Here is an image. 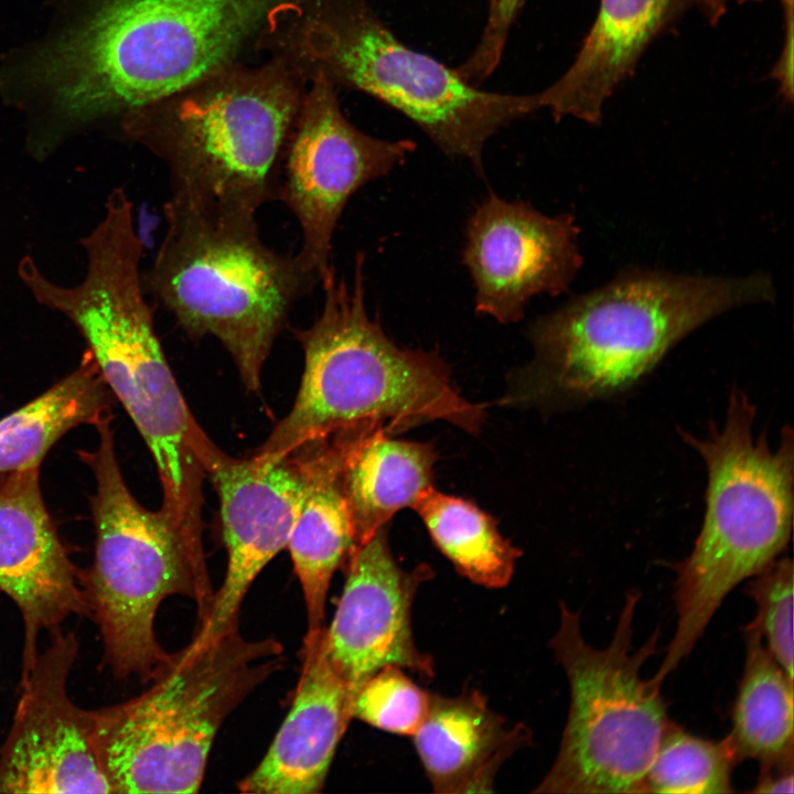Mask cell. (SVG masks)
I'll return each instance as SVG.
<instances>
[{
  "label": "cell",
  "instance_id": "cell-1",
  "mask_svg": "<svg viewBox=\"0 0 794 794\" xmlns=\"http://www.w3.org/2000/svg\"><path fill=\"white\" fill-rule=\"evenodd\" d=\"M300 0H77L7 69L52 140L162 99L236 63Z\"/></svg>",
  "mask_w": 794,
  "mask_h": 794
},
{
  "label": "cell",
  "instance_id": "cell-2",
  "mask_svg": "<svg viewBox=\"0 0 794 794\" xmlns=\"http://www.w3.org/2000/svg\"><path fill=\"white\" fill-rule=\"evenodd\" d=\"M772 296L761 273H622L532 323L534 357L516 373L505 401L575 404L625 391L706 322Z\"/></svg>",
  "mask_w": 794,
  "mask_h": 794
},
{
  "label": "cell",
  "instance_id": "cell-3",
  "mask_svg": "<svg viewBox=\"0 0 794 794\" xmlns=\"http://www.w3.org/2000/svg\"><path fill=\"white\" fill-rule=\"evenodd\" d=\"M307 81L287 60L227 65L119 118L122 132L168 170V203L256 218L278 201L287 143Z\"/></svg>",
  "mask_w": 794,
  "mask_h": 794
},
{
  "label": "cell",
  "instance_id": "cell-4",
  "mask_svg": "<svg viewBox=\"0 0 794 794\" xmlns=\"http://www.w3.org/2000/svg\"><path fill=\"white\" fill-rule=\"evenodd\" d=\"M354 265L351 282L334 269L323 278L319 316L294 330L304 355L297 398L254 454L281 458L365 426L390 434L433 420L471 433L481 427L483 408L457 391L438 353L397 346L371 319L363 254Z\"/></svg>",
  "mask_w": 794,
  "mask_h": 794
},
{
  "label": "cell",
  "instance_id": "cell-5",
  "mask_svg": "<svg viewBox=\"0 0 794 794\" xmlns=\"http://www.w3.org/2000/svg\"><path fill=\"white\" fill-rule=\"evenodd\" d=\"M280 53L308 82L365 93L417 125L446 154L482 171L489 139L538 110L534 94L465 82L455 68L403 43L368 0H300L275 24Z\"/></svg>",
  "mask_w": 794,
  "mask_h": 794
},
{
  "label": "cell",
  "instance_id": "cell-6",
  "mask_svg": "<svg viewBox=\"0 0 794 794\" xmlns=\"http://www.w3.org/2000/svg\"><path fill=\"white\" fill-rule=\"evenodd\" d=\"M755 406L740 389L729 396L725 423L706 438L679 430L707 470L706 511L690 554L674 566L677 625L652 677L662 685L693 651L720 604L740 582L784 552L793 523V431L777 449L754 437Z\"/></svg>",
  "mask_w": 794,
  "mask_h": 794
},
{
  "label": "cell",
  "instance_id": "cell-7",
  "mask_svg": "<svg viewBox=\"0 0 794 794\" xmlns=\"http://www.w3.org/2000/svg\"><path fill=\"white\" fill-rule=\"evenodd\" d=\"M282 644L239 629L192 641L140 695L93 710L94 743L114 793H195L224 720L285 666Z\"/></svg>",
  "mask_w": 794,
  "mask_h": 794
},
{
  "label": "cell",
  "instance_id": "cell-8",
  "mask_svg": "<svg viewBox=\"0 0 794 794\" xmlns=\"http://www.w3.org/2000/svg\"><path fill=\"white\" fill-rule=\"evenodd\" d=\"M165 232L144 290L192 339L214 336L249 391L294 304L319 282L297 255L268 247L256 218L164 204Z\"/></svg>",
  "mask_w": 794,
  "mask_h": 794
},
{
  "label": "cell",
  "instance_id": "cell-9",
  "mask_svg": "<svg viewBox=\"0 0 794 794\" xmlns=\"http://www.w3.org/2000/svg\"><path fill=\"white\" fill-rule=\"evenodd\" d=\"M112 417L98 422V446L78 450L90 469L95 493L92 566L82 571L87 616L98 626L103 664L118 678L151 682L170 658L154 633V618L171 596L193 600L197 625L210 612L214 590L204 555L194 551L162 508L143 507L122 476L111 429Z\"/></svg>",
  "mask_w": 794,
  "mask_h": 794
},
{
  "label": "cell",
  "instance_id": "cell-10",
  "mask_svg": "<svg viewBox=\"0 0 794 794\" xmlns=\"http://www.w3.org/2000/svg\"><path fill=\"white\" fill-rule=\"evenodd\" d=\"M639 590L629 591L604 648L582 636L579 612L560 602L549 645L562 666L570 705L559 751L537 793H643L645 775L672 722L661 685L641 677L659 631L636 650L633 621Z\"/></svg>",
  "mask_w": 794,
  "mask_h": 794
},
{
  "label": "cell",
  "instance_id": "cell-11",
  "mask_svg": "<svg viewBox=\"0 0 794 794\" xmlns=\"http://www.w3.org/2000/svg\"><path fill=\"white\" fill-rule=\"evenodd\" d=\"M294 120L282 164L279 200L301 230L296 254L319 282L334 267L332 239L352 195L403 164L411 140H387L356 128L342 112L336 88L310 78Z\"/></svg>",
  "mask_w": 794,
  "mask_h": 794
},
{
  "label": "cell",
  "instance_id": "cell-12",
  "mask_svg": "<svg viewBox=\"0 0 794 794\" xmlns=\"http://www.w3.org/2000/svg\"><path fill=\"white\" fill-rule=\"evenodd\" d=\"M78 654L75 633L60 631L21 677L0 748V793H114L95 748L93 710L68 696Z\"/></svg>",
  "mask_w": 794,
  "mask_h": 794
},
{
  "label": "cell",
  "instance_id": "cell-13",
  "mask_svg": "<svg viewBox=\"0 0 794 794\" xmlns=\"http://www.w3.org/2000/svg\"><path fill=\"white\" fill-rule=\"evenodd\" d=\"M578 233L571 215L548 216L495 193L484 197L468 219L463 249L475 311L514 323L534 297L565 292L582 265Z\"/></svg>",
  "mask_w": 794,
  "mask_h": 794
},
{
  "label": "cell",
  "instance_id": "cell-14",
  "mask_svg": "<svg viewBox=\"0 0 794 794\" xmlns=\"http://www.w3.org/2000/svg\"><path fill=\"white\" fill-rule=\"evenodd\" d=\"M221 506L227 566L210 612L194 635L213 639L239 629L242 602L266 565L287 548L303 493L298 452L234 458L218 450L206 468Z\"/></svg>",
  "mask_w": 794,
  "mask_h": 794
},
{
  "label": "cell",
  "instance_id": "cell-15",
  "mask_svg": "<svg viewBox=\"0 0 794 794\" xmlns=\"http://www.w3.org/2000/svg\"><path fill=\"white\" fill-rule=\"evenodd\" d=\"M345 584L325 644L330 662L355 698L362 684L386 665L430 679L432 658L415 644L411 607L431 577L420 565L403 569L389 547L388 524L357 547L345 566Z\"/></svg>",
  "mask_w": 794,
  "mask_h": 794
},
{
  "label": "cell",
  "instance_id": "cell-16",
  "mask_svg": "<svg viewBox=\"0 0 794 794\" xmlns=\"http://www.w3.org/2000/svg\"><path fill=\"white\" fill-rule=\"evenodd\" d=\"M40 468L0 475V591L23 621L21 677L39 654L43 632L52 636L68 618L87 616L83 570L49 513Z\"/></svg>",
  "mask_w": 794,
  "mask_h": 794
},
{
  "label": "cell",
  "instance_id": "cell-17",
  "mask_svg": "<svg viewBox=\"0 0 794 794\" xmlns=\"http://www.w3.org/2000/svg\"><path fill=\"white\" fill-rule=\"evenodd\" d=\"M354 696L333 668L325 625L308 630L290 710L243 793L313 794L322 790L339 742L353 718Z\"/></svg>",
  "mask_w": 794,
  "mask_h": 794
},
{
  "label": "cell",
  "instance_id": "cell-18",
  "mask_svg": "<svg viewBox=\"0 0 794 794\" xmlns=\"http://www.w3.org/2000/svg\"><path fill=\"white\" fill-rule=\"evenodd\" d=\"M691 0H601L598 15L568 69L535 93L555 120L598 124L605 101L633 72L650 43Z\"/></svg>",
  "mask_w": 794,
  "mask_h": 794
},
{
  "label": "cell",
  "instance_id": "cell-19",
  "mask_svg": "<svg viewBox=\"0 0 794 794\" xmlns=\"http://www.w3.org/2000/svg\"><path fill=\"white\" fill-rule=\"evenodd\" d=\"M412 737L434 792L462 794L492 792L496 772L529 741V731L507 727L480 691L470 690L430 695L427 717Z\"/></svg>",
  "mask_w": 794,
  "mask_h": 794
},
{
  "label": "cell",
  "instance_id": "cell-20",
  "mask_svg": "<svg viewBox=\"0 0 794 794\" xmlns=\"http://www.w3.org/2000/svg\"><path fill=\"white\" fill-rule=\"evenodd\" d=\"M304 493L287 549L304 598L308 630L324 626L333 573L354 549L351 516L341 485L342 434L304 444Z\"/></svg>",
  "mask_w": 794,
  "mask_h": 794
},
{
  "label": "cell",
  "instance_id": "cell-21",
  "mask_svg": "<svg viewBox=\"0 0 794 794\" xmlns=\"http://www.w3.org/2000/svg\"><path fill=\"white\" fill-rule=\"evenodd\" d=\"M341 433V485L353 526L354 551L432 486L437 454L431 443L394 439L382 426Z\"/></svg>",
  "mask_w": 794,
  "mask_h": 794
},
{
  "label": "cell",
  "instance_id": "cell-22",
  "mask_svg": "<svg viewBox=\"0 0 794 794\" xmlns=\"http://www.w3.org/2000/svg\"><path fill=\"white\" fill-rule=\"evenodd\" d=\"M114 396L86 350L77 367L0 419V475L41 466L69 430L112 417Z\"/></svg>",
  "mask_w": 794,
  "mask_h": 794
},
{
  "label": "cell",
  "instance_id": "cell-23",
  "mask_svg": "<svg viewBox=\"0 0 794 794\" xmlns=\"http://www.w3.org/2000/svg\"><path fill=\"white\" fill-rule=\"evenodd\" d=\"M745 663L725 737L737 764L794 755L793 679L765 647L760 633L743 629Z\"/></svg>",
  "mask_w": 794,
  "mask_h": 794
},
{
  "label": "cell",
  "instance_id": "cell-24",
  "mask_svg": "<svg viewBox=\"0 0 794 794\" xmlns=\"http://www.w3.org/2000/svg\"><path fill=\"white\" fill-rule=\"evenodd\" d=\"M411 507L434 545L461 575L487 588L509 582L521 551L500 534L491 515L433 486L421 493Z\"/></svg>",
  "mask_w": 794,
  "mask_h": 794
},
{
  "label": "cell",
  "instance_id": "cell-25",
  "mask_svg": "<svg viewBox=\"0 0 794 794\" xmlns=\"http://www.w3.org/2000/svg\"><path fill=\"white\" fill-rule=\"evenodd\" d=\"M736 764L725 738L702 739L670 722L645 775L643 793H731Z\"/></svg>",
  "mask_w": 794,
  "mask_h": 794
},
{
  "label": "cell",
  "instance_id": "cell-26",
  "mask_svg": "<svg viewBox=\"0 0 794 794\" xmlns=\"http://www.w3.org/2000/svg\"><path fill=\"white\" fill-rule=\"evenodd\" d=\"M429 705L430 694L399 666L386 665L357 690L353 717L388 732L414 736L426 719Z\"/></svg>",
  "mask_w": 794,
  "mask_h": 794
},
{
  "label": "cell",
  "instance_id": "cell-27",
  "mask_svg": "<svg viewBox=\"0 0 794 794\" xmlns=\"http://www.w3.org/2000/svg\"><path fill=\"white\" fill-rule=\"evenodd\" d=\"M793 562L776 559L752 577L747 591L757 605L749 623L762 636L774 659L793 679Z\"/></svg>",
  "mask_w": 794,
  "mask_h": 794
},
{
  "label": "cell",
  "instance_id": "cell-28",
  "mask_svg": "<svg viewBox=\"0 0 794 794\" xmlns=\"http://www.w3.org/2000/svg\"><path fill=\"white\" fill-rule=\"evenodd\" d=\"M525 0H489L483 32L475 49L455 69L469 84L480 87L497 68L506 42Z\"/></svg>",
  "mask_w": 794,
  "mask_h": 794
},
{
  "label": "cell",
  "instance_id": "cell-29",
  "mask_svg": "<svg viewBox=\"0 0 794 794\" xmlns=\"http://www.w3.org/2000/svg\"><path fill=\"white\" fill-rule=\"evenodd\" d=\"M754 793H793L794 755L762 762Z\"/></svg>",
  "mask_w": 794,
  "mask_h": 794
},
{
  "label": "cell",
  "instance_id": "cell-30",
  "mask_svg": "<svg viewBox=\"0 0 794 794\" xmlns=\"http://www.w3.org/2000/svg\"><path fill=\"white\" fill-rule=\"evenodd\" d=\"M710 24L716 25L727 9L726 0H691Z\"/></svg>",
  "mask_w": 794,
  "mask_h": 794
},
{
  "label": "cell",
  "instance_id": "cell-31",
  "mask_svg": "<svg viewBox=\"0 0 794 794\" xmlns=\"http://www.w3.org/2000/svg\"><path fill=\"white\" fill-rule=\"evenodd\" d=\"M728 1H731V2H734V3H738V4H743V3H747V2H754V1H760V0H726V2H728ZM781 2H782V6H783V9L793 7V0H781Z\"/></svg>",
  "mask_w": 794,
  "mask_h": 794
}]
</instances>
